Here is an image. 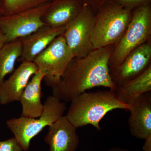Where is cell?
<instances>
[{
    "label": "cell",
    "instance_id": "8",
    "mask_svg": "<svg viewBox=\"0 0 151 151\" xmlns=\"http://www.w3.org/2000/svg\"><path fill=\"white\" fill-rule=\"evenodd\" d=\"M50 2L18 13L0 17V30L6 43L29 35L44 25L42 17Z\"/></svg>",
    "mask_w": 151,
    "mask_h": 151
},
{
    "label": "cell",
    "instance_id": "4",
    "mask_svg": "<svg viewBox=\"0 0 151 151\" xmlns=\"http://www.w3.org/2000/svg\"><path fill=\"white\" fill-rule=\"evenodd\" d=\"M43 104V113L38 118L20 117L6 122L7 127L23 151L28 150L33 138L63 116L67 109L65 102L52 95L47 97Z\"/></svg>",
    "mask_w": 151,
    "mask_h": 151
},
{
    "label": "cell",
    "instance_id": "21",
    "mask_svg": "<svg viewBox=\"0 0 151 151\" xmlns=\"http://www.w3.org/2000/svg\"><path fill=\"white\" fill-rule=\"evenodd\" d=\"M83 4L89 6L94 13H97L98 10L105 3L110 0H81Z\"/></svg>",
    "mask_w": 151,
    "mask_h": 151
},
{
    "label": "cell",
    "instance_id": "13",
    "mask_svg": "<svg viewBox=\"0 0 151 151\" xmlns=\"http://www.w3.org/2000/svg\"><path fill=\"white\" fill-rule=\"evenodd\" d=\"M64 32V26L54 27L44 25L29 35L21 38L22 52L19 61L33 62L38 55Z\"/></svg>",
    "mask_w": 151,
    "mask_h": 151
},
{
    "label": "cell",
    "instance_id": "14",
    "mask_svg": "<svg viewBox=\"0 0 151 151\" xmlns=\"http://www.w3.org/2000/svg\"><path fill=\"white\" fill-rule=\"evenodd\" d=\"M83 5L81 0H52L42 17L44 24L65 26L80 12Z\"/></svg>",
    "mask_w": 151,
    "mask_h": 151
},
{
    "label": "cell",
    "instance_id": "12",
    "mask_svg": "<svg viewBox=\"0 0 151 151\" xmlns=\"http://www.w3.org/2000/svg\"><path fill=\"white\" fill-rule=\"evenodd\" d=\"M38 71L34 62H22L10 77L0 85V104L19 101L30 79Z\"/></svg>",
    "mask_w": 151,
    "mask_h": 151
},
{
    "label": "cell",
    "instance_id": "23",
    "mask_svg": "<svg viewBox=\"0 0 151 151\" xmlns=\"http://www.w3.org/2000/svg\"><path fill=\"white\" fill-rule=\"evenodd\" d=\"M5 44V39L4 36L0 30V50Z\"/></svg>",
    "mask_w": 151,
    "mask_h": 151
},
{
    "label": "cell",
    "instance_id": "11",
    "mask_svg": "<svg viewBox=\"0 0 151 151\" xmlns=\"http://www.w3.org/2000/svg\"><path fill=\"white\" fill-rule=\"evenodd\" d=\"M44 140L49 146V151H76L79 145L76 129L66 116L60 117L48 127Z\"/></svg>",
    "mask_w": 151,
    "mask_h": 151
},
{
    "label": "cell",
    "instance_id": "18",
    "mask_svg": "<svg viewBox=\"0 0 151 151\" xmlns=\"http://www.w3.org/2000/svg\"><path fill=\"white\" fill-rule=\"evenodd\" d=\"M52 0H3V16H9L35 7Z\"/></svg>",
    "mask_w": 151,
    "mask_h": 151
},
{
    "label": "cell",
    "instance_id": "1",
    "mask_svg": "<svg viewBox=\"0 0 151 151\" xmlns=\"http://www.w3.org/2000/svg\"><path fill=\"white\" fill-rule=\"evenodd\" d=\"M114 45L94 49L83 57H74L61 79L52 89V95L62 102H70L86 90L106 87L115 91L109 60Z\"/></svg>",
    "mask_w": 151,
    "mask_h": 151
},
{
    "label": "cell",
    "instance_id": "24",
    "mask_svg": "<svg viewBox=\"0 0 151 151\" xmlns=\"http://www.w3.org/2000/svg\"><path fill=\"white\" fill-rule=\"evenodd\" d=\"M105 151H130L127 149L119 147H115L108 149Z\"/></svg>",
    "mask_w": 151,
    "mask_h": 151
},
{
    "label": "cell",
    "instance_id": "9",
    "mask_svg": "<svg viewBox=\"0 0 151 151\" xmlns=\"http://www.w3.org/2000/svg\"><path fill=\"white\" fill-rule=\"evenodd\" d=\"M151 40L135 49L121 65L110 71L116 85L140 75L151 64Z\"/></svg>",
    "mask_w": 151,
    "mask_h": 151
},
{
    "label": "cell",
    "instance_id": "25",
    "mask_svg": "<svg viewBox=\"0 0 151 151\" xmlns=\"http://www.w3.org/2000/svg\"><path fill=\"white\" fill-rule=\"evenodd\" d=\"M3 0H0V17L3 16Z\"/></svg>",
    "mask_w": 151,
    "mask_h": 151
},
{
    "label": "cell",
    "instance_id": "15",
    "mask_svg": "<svg viewBox=\"0 0 151 151\" xmlns=\"http://www.w3.org/2000/svg\"><path fill=\"white\" fill-rule=\"evenodd\" d=\"M45 73L38 70L28 83L19 101L22 106L20 117L37 118L43 113L44 104L42 103V81Z\"/></svg>",
    "mask_w": 151,
    "mask_h": 151
},
{
    "label": "cell",
    "instance_id": "6",
    "mask_svg": "<svg viewBox=\"0 0 151 151\" xmlns=\"http://www.w3.org/2000/svg\"><path fill=\"white\" fill-rule=\"evenodd\" d=\"M74 58L63 34L58 36L33 62L45 73L43 81L52 89L59 83L65 69Z\"/></svg>",
    "mask_w": 151,
    "mask_h": 151
},
{
    "label": "cell",
    "instance_id": "5",
    "mask_svg": "<svg viewBox=\"0 0 151 151\" xmlns=\"http://www.w3.org/2000/svg\"><path fill=\"white\" fill-rule=\"evenodd\" d=\"M151 40V4L132 11L126 31L114 45L109 60L110 71L121 65L135 49Z\"/></svg>",
    "mask_w": 151,
    "mask_h": 151
},
{
    "label": "cell",
    "instance_id": "17",
    "mask_svg": "<svg viewBox=\"0 0 151 151\" xmlns=\"http://www.w3.org/2000/svg\"><path fill=\"white\" fill-rule=\"evenodd\" d=\"M22 52V44L19 39L6 43L0 50V85L4 81L6 76L13 71Z\"/></svg>",
    "mask_w": 151,
    "mask_h": 151
},
{
    "label": "cell",
    "instance_id": "19",
    "mask_svg": "<svg viewBox=\"0 0 151 151\" xmlns=\"http://www.w3.org/2000/svg\"><path fill=\"white\" fill-rule=\"evenodd\" d=\"M119 5L129 10L151 4V0H111Z\"/></svg>",
    "mask_w": 151,
    "mask_h": 151
},
{
    "label": "cell",
    "instance_id": "26",
    "mask_svg": "<svg viewBox=\"0 0 151 151\" xmlns=\"http://www.w3.org/2000/svg\"></svg>",
    "mask_w": 151,
    "mask_h": 151
},
{
    "label": "cell",
    "instance_id": "20",
    "mask_svg": "<svg viewBox=\"0 0 151 151\" xmlns=\"http://www.w3.org/2000/svg\"><path fill=\"white\" fill-rule=\"evenodd\" d=\"M22 151L14 137L6 140L0 141V151Z\"/></svg>",
    "mask_w": 151,
    "mask_h": 151
},
{
    "label": "cell",
    "instance_id": "10",
    "mask_svg": "<svg viewBox=\"0 0 151 151\" xmlns=\"http://www.w3.org/2000/svg\"><path fill=\"white\" fill-rule=\"evenodd\" d=\"M140 94L128 104L130 116L128 125L131 134L145 139L151 135V94Z\"/></svg>",
    "mask_w": 151,
    "mask_h": 151
},
{
    "label": "cell",
    "instance_id": "7",
    "mask_svg": "<svg viewBox=\"0 0 151 151\" xmlns=\"http://www.w3.org/2000/svg\"><path fill=\"white\" fill-rule=\"evenodd\" d=\"M95 19L94 12L84 4L78 14L64 26L63 35L74 57H83L94 50L91 37Z\"/></svg>",
    "mask_w": 151,
    "mask_h": 151
},
{
    "label": "cell",
    "instance_id": "2",
    "mask_svg": "<svg viewBox=\"0 0 151 151\" xmlns=\"http://www.w3.org/2000/svg\"><path fill=\"white\" fill-rule=\"evenodd\" d=\"M65 116L76 129L91 125L101 129L100 123L105 115L116 109L129 111L128 104L119 99L114 90L84 92L70 102Z\"/></svg>",
    "mask_w": 151,
    "mask_h": 151
},
{
    "label": "cell",
    "instance_id": "16",
    "mask_svg": "<svg viewBox=\"0 0 151 151\" xmlns=\"http://www.w3.org/2000/svg\"><path fill=\"white\" fill-rule=\"evenodd\" d=\"M151 91V63L137 77L116 85L115 92L121 101L128 104L140 94Z\"/></svg>",
    "mask_w": 151,
    "mask_h": 151
},
{
    "label": "cell",
    "instance_id": "3",
    "mask_svg": "<svg viewBox=\"0 0 151 151\" xmlns=\"http://www.w3.org/2000/svg\"><path fill=\"white\" fill-rule=\"evenodd\" d=\"M132 13L111 0L105 3L95 14L91 37L94 50L115 45L126 31Z\"/></svg>",
    "mask_w": 151,
    "mask_h": 151
},
{
    "label": "cell",
    "instance_id": "22",
    "mask_svg": "<svg viewBox=\"0 0 151 151\" xmlns=\"http://www.w3.org/2000/svg\"><path fill=\"white\" fill-rule=\"evenodd\" d=\"M145 140V142L143 146L144 151H151V135L149 136Z\"/></svg>",
    "mask_w": 151,
    "mask_h": 151
}]
</instances>
